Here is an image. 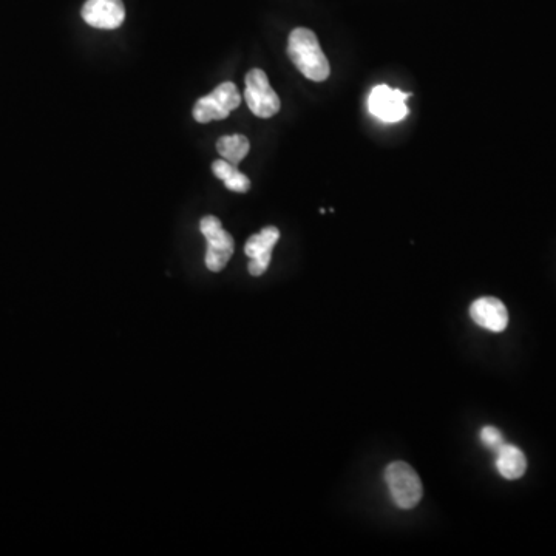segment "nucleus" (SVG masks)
I'll return each mask as SVG.
<instances>
[{
	"mask_svg": "<svg viewBox=\"0 0 556 556\" xmlns=\"http://www.w3.org/2000/svg\"><path fill=\"white\" fill-rule=\"evenodd\" d=\"M249 149H251L249 139L243 135L221 136V138L218 139V153H220L223 160L234 164V166H238L241 161L245 160L246 156H248Z\"/></svg>",
	"mask_w": 556,
	"mask_h": 556,
	"instance_id": "f8f14e48",
	"label": "nucleus"
},
{
	"mask_svg": "<svg viewBox=\"0 0 556 556\" xmlns=\"http://www.w3.org/2000/svg\"><path fill=\"white\" fill-rule=\"evenodd\" d=\"M496 468L502 478L519 479L527 470L526 456L515 445L504 444L496 451Z\"/></svg>",
	"mask_w": 556,
	"mask_h": 556,
	"instance_id": "9d476101",
	"label": "nucleus"
},
{
	"mask_svg": "<svg viewBox=\"0 0 556 556\" xmlns=\"http://www.w3.org/2000/svg\"><path fill=\"white\" fill-rule=\"evenodd\" d=\"M385 482L391 499L399 509H413L422 498V482L413 468L405 462H393L385 470Z\"/></svg>",
	"mask_w": 556,
	"mask_h": 556,
	"instance_id": "f03ea898",
	"label": "nucleus"
},
{
	"mask_svg": "<svg viewBox=\"0 0 556 556\" xmlns=\"http://www.w3.org/2000/svg\"><path fill=\"white\" fill-rule=\"evenodd\" d=\"M280 231L274 226H268L260 234L252 235L245 246L246 255L251 258L249 274L260 277L265 274L271 263L272 249L277 245Z\"/></svg>",
	"mask_w": 556,
	"mask_h": 556,
	"instance_id": "6e6552de",
	"label": "nucleus"
},
{
	"mask_svg": "<svg viewBox=\"0 0 556 556\" xmlns=\"http://www.w3.org/2000/svg\"><path fill=\"white\" fill-rule=\"evenodd\" d=\"M241 104V95L234 82H223L211 95L198 99L194 107L197 123L207 124L211 121L226 119Z\"/></svg>",
	"mask_w": 556,
	"mask_h": 556,
	"instance_id": "7ed1b4c3",
	"label": "nucleus"
},
{
	"mask_svg": "<svg viewBox=\"0 0 556 556\" xmlns=\"http://www.w3.org/2000/svg\"><path fill=\"white\" fill-rule=\"evenodd\" d=\"M245 99L251 112L258 118H272L280 110V98L269 84L268 76L260 68L246 75Z\"/></svg>",
	"mask_w": 556,
	"mask_h": 556,
	"instance_id": "39448f33",
	"label": "nucleus"
},
{
	"mask_svg": "<svg viewBox=\"0 0 556 556\" xmlns=\"http://www.w3.org/2000/svg\"><path fill=\"white\" fill-rule=\"evenodd\" d=\"M288 56L305 78L323 82L329 78L331 67L320 47L316 33L309 28H295L289 34Z\"/></svg>",
	"mask_w": 556,
	"mask_h": 556,
	"instance_id": "f257e3e1",
	"label": "nucleus"
},
{
	"mask_svg": "<svg viewBox=\"0 0 556 556\" xmlns=\"http://www.w3.org/2000/svg\"><path fill=\"white\" fill-rule=\"evenodd\" d=\"M81 14L85 24L99 30H116L126 21L123 0H87Z\"/></svg>",
	"mask_w": 556,
	"mask_h": 556,
	"instance_id": "0eeeda50",
	"label": "nucleus"
},
{
	"mask_svg": "<svg viewBox=\"0 0 556 556\" xmlns=\"http://www.w3.org/2000/svg\"><path fill=\"white\" fill-rule=\"evenodd\" d=\"M470 317L476 325L489 329L492 333H502L509 325V311L506 305L495 297H481L470 306Z\"/></svg>",
	"mask_w": 556,
	"mask_h": 556,
	"instance_id": "1a4fd4ad",
	"label": "nucleus"
},
{
	"mask_svg": "<svg viewBox=\"0 0 556 556\" xmlns=\"http://www.w3.org/2000/svg\"><path fill=\"white\" fill-rule=\"evenodd\" d=\"M411 93L391 89L388 85H377L368 98V109L384 123H397L408 115L407 99Z\"/></svg>",
	"mask_w": 556,
	"mask_h": 556,
	"instance_id": "423d86ee",
	"label": "nucleus"
},
{
	"mask_svg": "<svg viewBox=\"0 0 556 556\" xmlns=\"http://www.w3.org/2000/svg\"><path fill=\"white\" fill-rule=\"evenodd\" d=\"M212 172H214L215 177L218 180L223 181L224 186L228 187L232 192H238V194H246L249 189H251V181L246 177L245 173H241L234 164L228 163V161L217 160L212 164Z\"/></svg>",
	"mask_w": 556,
	"mask_h": 556,
	"instance_id": "9b49d317",
	"label": "nucleus"
},
{
	"mask_svg": "<svg viewBox=\"0 0 556 556\" xmlns=\"http://www.w3.org/2000/svg\"><path fill=\"white\" fill-rule=\"evenodd\" d=\"M481 442L485 447L490 448V450L498 451L502 445L506 444L504 438H502L501 431L495 427H484L481 430Z\"/></svg>",
	"mask_w": 556,
	"mask_h": 556,
	"instance_id": "ddd939ff",
	"label": "nucleus"
},
{
	"mask_svg": "<svg viewBox=\"0 0 556 556\" xmlns=\"http://www.w3.org/2000/svg\"><path fill=\"white\" fill-rule=\"evenodd\" d=\"M200 229L207 241V269L212 272L223 271L234 254V238L224 231L223 224L214 215L204 217Z\"/></svg>",
	"mask_w": 556,
	"mask_h": 556,
	"instance_id": "20e7f679",
	"label": "nucleus"
}]
</instances>
